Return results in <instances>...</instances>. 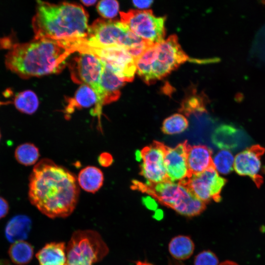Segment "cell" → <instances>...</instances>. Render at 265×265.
<instances>
[{"mask_svg":"<svg viewBox=\"0 0 265 265\" xmlns=\"http://www.w3.org/2000/svg\"><path fill=\"white\" fill-rule=\"evenodd\" d=\"M120 14L121 22L143 40L154 43L164 40L165 17H157L151 10H130Z\"/></svg>","mask_w":265,"mask_h":265,"instance_id":"cell-10","label":"cell"},{"mask_svg":"<svg viewBox=\"0 0 265 265\" xmlns=\"http://www.w3.org/2000/svg\"><path fill=\"white\" fill-rule=\"evenodd\" d=\"M28 186L30 203L50 218L68 216L78 203L80 189L76 176L50 159H43L34 166Z\"/></svg>","mask_w":265,"mask_h":265,"instance_id":"cell-1","label":"cell"},{"mask_svg":"<svg viewBox=\"0 0 265 265\" xmlns=\"http://www.w3.org/2000/svg\"><path fill=\"white\" fill-rule=\"evenodd\" d=\"M208 98L203 92H198L193 86L188 90L182 102L179 111L189 117H198L207 112Z\"/></svg>","mask_w":265,"mask_h":265,"instance_id":"cell-17","label":"cell"},{"mask_svg":"<svg viewBox=\"0 0 265 265\" xmlns=\"http://www.w3.org/2000/svg\"><path fill=\"white\" fill-rule=\"evenodd\" d=\"M167 146L163 143L154 141L140 151L142 162L140 174L146 182L156 184L168 180L164 163Z\"/></svg>","mask_w":265,"mask_h":265,"instance_id":"cell-12","label":"cell"},{"mask_svg":"<svg viewBox=\"0 0 265 265\" xmlns=\"http://www.w3.org/2000/svg\"><path fill=\"white\" fill-rule=\"evenodd\" d=\"M265 149L259 145H253L238 154L235 157L234 169L242 176L250 177L258 187L264 181L261 157Z\"/></svg>","mask_w":265,"mask_h":265,"instance_id":"cell-13","label":"cell"},{"mask_svg":"<svg viewBox=\"0 0 265 265\" xmlns=\"http://www.w3.org/2000/svg\"><path fill=\"white\" fill-rule=\"evenodd\" d=\"M84 5L87 6L92 5L96 2V0H81V1Z\"/></svg>","mask_w":265,"mask_h":265,"instance_id":"cell-36","label":"cell"},{"mask_svg":"<svg viewBox=\"0 0 265 265\" xmlns=\"http://www.w3.org/2000/svg\"><path fill=\"white\" fill-rule=\"evenodd\" d=\"M136 159L138 161H140L142 159L141 152L139 150H137L135 152Z\"/></svg>","mask_w":265,"mask_h":265,"instance_id":"cell-37","label":"cell"},{"mask_svg":"<svg viewBox=\"0 0 265 265\" xmlns=\"http://www.w3.org/2000/svg\"><path fill=\"white\" fill-rule=\"evenodd\" d=\"M234 160V157L230 151L221 150L214 156L212 163L217 172L226 175L233 171Z\"/></svg>","mask_w":265,"mask_h":265,"instance_id":"cell-28","label":"cell"},{"mask_svg":"<svg viewBox=\"0 0 265 265\" xmlns=\"http://www.w3.org/2000/svg\"><path fill=\"white\" fill-rule=\"evenodd\" d=\"M101 81L103 93V104L106 105L117 101L120 96V89L125 82L117 77L104 63Z\"/></svg>","mask_w":265,"mask_h":265,"instance_id":"cell-20","label":"cell"},{"mask_svg":"<svg viewBox=\"0 0 265 265\" xmlns=\"http://www.w3.org/2000/svg\"><path fill=\"white\" fill-rule=\"evenodd\" d=\"M0 49H7L6 68L22 79L58 73L73 52L60 41L34 39L27 43L15 42L13 35L0 38Z\"/></svg>","mask_w":265,"mask_h":265,"instance_id":"cell-2","label":"cell"},{"mask_svg":"<svg viewBox=\"0 0 265 265\" xmlns=\"http://www.w3.org/2000/svg\"><path fill=\"white\" fill-rule=\"evenodd\" d=\"M8 254L11 261L19 265L29 263L33 255V248L28 242L22 240L13 243L8 250Z\"/></svg>","mask_w":265,"mask_h":265,"instance_id":"cell-25","label":"cell"},{"mask_svg":"<svg viewBox=\"0 0 265 265\" xmlns=\"http://www.w3.org/2000/svg\"><path fill=\"white\" fill-rule=\"evenodd\" d=\"M241 132L234 126L222 124L213 131L211 139L217 147L222 150L237 148L241 143Z\"/></svg>","mask_w":265,"mask_h":265,"instance_id":"cell-16","label":"cell"},{"mask_svg":"<svg viewBox=\"0 0 265 265\" xmlns=\"http://www.w3.org/2000/svg\"><path fill=\"white\" fill-rule=\"evenodd\" d=\"M104 62L97 56L87 53H80L69 64L71 78L74 82L90 87L98 98L97 107L90 113L100 118L103 104V93L101 81Z\"/></svg>","mask_w":265,"mask_h":265,"instance_id":"cell-8","label":"cell"},{"mask_svg":"<svg viewBox=\"0 0 265 265\" xmlns=\"http://www.w3.org/2000/svg\"><path fill=\"white\" fill-rule=\"evenodd\" d=\"M187 142L185 140L174 148H167L164 163L170 182L182 183L191 176L187 163Z\"/></svg>","mask_w":265,"mask_h":265,"instance_id":"cell-14","label":"cell"},{"mask_svg":"<svg viewBox=\"0 0 265 265\" xmlns=\"http://www.w3.org/2000/svg\"><path fill=\"white\" fill-rule=\"evenodd\" d=\"M34 39L73 41L87 36L88 15L80 5L63 2L58 4L37 1L32 19Z\"/></svg>","mask_w":265,"mask_h":265,"instance_id":"cell-3","label":"cell"},{"mask_svg":"<svg viewBox=\"0 0 265 265\" xmlns=\"http://www.w3.org/2000/svg\"><path fill=\"white\" fill-rule=\"evenodd\" d=\"M133 4L137 8L140 9L148 8L151 6L153 0H133Z\"/></svg>","mask_w":265,"mask_h":265,"instance_id":"cell-34","label":"cell"},{"mask_svg":"<svg viewBox=\"0 0 265 265\" xmlns=\"http://www.w3.org/2000/svg\"><path fill=\"white\" fill-rule=\"evenodd\" d=\"M77 180L81 188L94 193L102 187L104 178L103 172L99 168L88 166L80 170Z\"/></svg>","mask_w":265,"mask_h":265,"instance_id":"cell-22","label":"cell"},{"mask_svg":"<svg viewBox=\"0 0 265 265\" xmlns=\"http://www.w3.org/2000/svg\"><path fill=\"white\" fill-rule=\"evenodd\" d=\"M216 255L212 251L204 250L194 258V265H219Z\"/></svg>","mask_w":265,"mask_h":265,"instance_id":"cell-30","label":"cell"},{"mask_svg":"<svg viewBox=\"0 0 265 265\" xmlns=\"http://www.w3.org/2000/svg\"><path fill=\"white\" fill-rule=\"evenodd\" d=\"M108 248L99 233L74 232L66 246L67 265H93L108 254Z\"/></svg>","mask_w":265,"mask_h":265,"instance_id":"cell-7","label":"cell"},{"mask_svg":"<svg viewBox=\"0 0 265 265\" xmlns=\"http://www.w3.org/2000/svg\"><path fill=\"white\" fill-rule=\"evenodd\" d=\"M132 184V189L151 196L162 205L185 216L199 215L206 208V203L197 198L186 186L180 183L166 181L152 184L133 180Z\"/></svg>","mask_w":265,"mask_h":265,"instance_id":"cell-6","label":"cell"},{"mask_svg":"<svg viewBox=\"0 0 265 265\" xmlns=\"http://www.w3.org/2000/svg\"><path fill=\"white\" fill-rule=\"evenodd\" d=\"M31 227V221L27 216L18 215L12 218L7 223L5 234L10 242H16L26 239Z\"/></svg>","mask_w":265,"mask_h":265,"instance_id":"cell-21","label":"cell"},{"mask_svg":"<svg viewBox=\"0 0 265 265\" xmlns=\"http://www.w3.org/2000/svg\"><path fill=\"white\" fill-rule=\"evenodd\" d=\"M226 180L220 177L213 166L186 181L180 183L186 186L193 194L206 204L212 200H221V192Z\"/></svg>","mask_w":265,"mask_h":265,"instance_id":"cell-11","label":"cell"},{"mask_svg":"<svg viewBox=\"0 0 265 265\" xmlns=\"http://www.w3.org/2000/svg\"><path fill=\"white\" fill-rule=\"evenodd\" d=\"M67 102L65 113L68 115L76 108L94 106L91 111L94 110L98 106V98L96 92L90 87L82 84L78 89L74 96L68 99Z\"/></svg>","mask_w":265,"mask_h":265,"instance_id":"cell-19","label":"cell"},{"mask_svg":"<svg viewBox=\"0 0 265 265\" xmlns=\"http://www.w3.org/2000/svg\"><path fill=\"white\" fill-rule=\"evenodd\" d=\"M76 51L93 54L100 58L121 80L131 82L136 71L135 61L124 48L113 46L93 47L76 43Z\"/></svg>","mask_w":265,"mask_h":265,"instance_id":"cell-9","label":"cell"},{"mask_svg":"<svg viewBox=\"0 0 265 265\" xmlns=\"http://www.w3.org/2000/svg\"><path fill=\"white\" fill-rule=\"evenodd\" d=\"M194 243L189 236L179 235L173 238L168 244L170 255L178 260H185L193 254Z\"/></svg>","mask_w":265,"mask_h":265,"instance_id":"cell-23","label":"cell"},{"mask_svg":"<svg viewBox=\"0 0 265 265\" xmlns=\"http://www.w3.org/2000/svg\"><path fill=\"white\" fill-rule=\"evenodd\" d=\"M7 103L13 104L18 110L26 114H33L39 106V100L37 95L30 90L17 93L12 101L0 102V105H6Z\"/></svg>","mask_w":265,"mask_h":265,"instance_id":"cell-24","label":"cell"},{"mask_svg":"<svg viewBox=\"0 0 265 265\" xmlns=\"http://www.w3.org/2000/svg\"><path fill=\"white\" fill-rule=\"evenodd\" d=\"M36 257L40 265H67L65 243H47L36 253Z\"/></svg>","mask_w":265,"mask_h":265,"instance_id":"cell-18","label":"cell"},{"mask_svg":"<svg viewBox=\"0 0 265 265\" xmlns=\"http://www.w3.org/2000/svg\"><path fill=\"white\" fill-rule=\"evenodd\" d=\"M113 158L111 154L107 152L101 153L98 158V162L103 167H108L112 164Z\"/></svg>","mask_w":265,"mask_h":265,"instance_id":"cell-31","label":"cell"},{"mask_svg":"<svg viewBox=\"0 0 265 265\" xmlns=\"http://www.w3.org/2000/svg\"><path fill=\"white\" fill-rule=\"evenodd\" d=\"M93 47H120L136 61L152 44L136 36L121 22L98 19L89 26L86 38L75 41Z\"/></svg>","mask_w":265,"mask_h":265,"instance_id":"cell-5","label":"cell"},{"mask_svg":"<svg viewBox=\"0 0 265 265\" xmlns=\"http://www.w3.org/2000/svg\"><path fill=\"white\" fill-rule=\"evenodd\" d=\"M14 156L16 160L21 164L30 166L37 162L40 154L38 148L34 144L27 142L17 147Z\"/></svg>","mask_w":265,"mask_h":265,"instance_id":"cell-26","label":"cell"},{"mask_svg":"<svg viewBox=\"0 0 265 265\" xmlns=\"http://www.w3.org/2000/svg\"><path fill=\"white\" fill-rule=\"evenodd\" d=\"M97 8L100 15L104 18H112L118 12L119 3L116 0H101L98 3Z\"/></svg>","mask_w":265,"mask_h":265,"instance_id":"cell-29","label":"cell"},{"mask_svg":"<svg viewBox=\"0 0 265 265\" xmlns=\"http://www.w3.org/2000/svg\"><path fill=\"white\" fill-rule=\"evenodd\" d=\"M142 202L146 207L151 210H155L157 207L155 200L151 196H147L142 198Z\"/></svg>","mask_w":265,"mask_h":265,"instance_id":"cell-33","label":"cell"},{"mask_svg":"<svg viewBox=\"0 0 265 265\" xmlns=\"http://www.w3.org/2000/svg\"><path fill=\"white\" fill-rule=\"evenodd\" d=\"M219 265H239L233 261L226 260L219 264Z\"/></svg>","mask_w":265,"mask_h":265,"instance_id":"cell-35","label":"cell"},{"mask_svg":"<svg viewBox=\"0 0 265 265\" xmlns=\"http://www.w3.org/2000/svg\"><path fill=\"white\" fill-rule=\"evenodd\" d=\"M188 126L187 119L182 114L176 113L163 121L161 130L164 133L174 134L183 132Z\"/></svg>","mask_w":265,"mask_h":265,"instance_id":"cell-27","label":"cell"},{"mask_svg":"<svg viewBox=\"0 0 265 265\" xmlns=\"http://www.w3.org/2000/svg\"><path fill=\"white\" fill-rule=\"evenodd\" d=\"M212 156V150L205 145L188 144L187 163L190 175L199 174L213 166Z\"/></svg>","mask_w":265,"mask_h":265,"instance_id":"cell-15","label":"cell"},{"mask_svg":"<svg viewBox=\"0 0 265 265\" xmlns=\"http://www.w3.org/2000/svg\"><path fill=\"white\" fill-rule=\"evenodd\" d=\"M9 211V205L7 201L0 197V219L5 216Z\"/></svg>","mask_w":265,"mask_h":265,"instance_id":"cell-32","label":"cell"},{"mask_svg":"<svg viewBox=\"0 0 265 265\" xmlns=\"http://www.w3.org/2000/svg\"><path fill=\"white\" fill-rule=\"evenodd\" d=\"M189 58L176 35L152 43L135 62L136 72L144 82L152 84L163 79Z\"/></svg>","mask_w":265,"mask_h":265,"instance_id":"cell-4","label":"cell"},{"mask_svg":"<svg viewBox=\"0 0 265 265\" xmlns=\"http://www.w3.org/2000/svg\"><path fill=\"white\" fill-rule=\"evenodd\" d=\"M1 132H0V139H1Z\"/></svg>","mask_w":265,"mask_h":265,"instance_id":"cell-38","label":"cell"}]
</instances>
